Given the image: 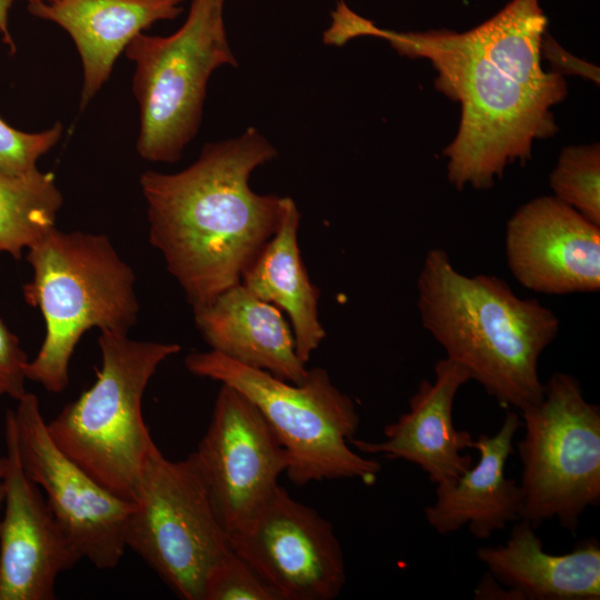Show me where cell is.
I'll use <instances>...</instances> for the list:
<instances>
[{
	"label": "cell",
	"instance_id": "obj_13",
	"mask_svg": "<svg viewBox=\"0 0 600 600\" xmlns=\"http://www.w3.org/2000/svg\"><path fill=\"white\" fill-rule=\"evenodd\" d=\"M504 251L514 279L534 292L600 290V226L553 196L517 209L507 221Z\"/></svg>",
	"mask_w": 600,
	"mask_h": 600
},
{
	"label": "cell",
	"instance_id": "obj_14",
	"mask_svg": "<svg viewBox=\"0 0 600 600\" xmlns=\"http://www.w3.org/2000/svg\"><path fill=\"white\" fill-rule=\"evenodd\" d=\"M6 498L0 518V600H53L59 576L81 557L41 489L26 474L9 412L4 419Z\"/></svg>",
	"mask_w": 600,
	"mask_h": 600
},
{
	"label": "cell",
	"instance_id": "obj_7",
	"mask_svg": "<svg viewBox=\"0 0 600 600\" xmlns=\"http://www.w3.org/2000/svg\"><path fill=\"white\" fill-rule=\"evenodd\" d=\"M223 1L192 0L176 32H141L124 49L134 64L132 91L140 119L136 149L143 160L178 161L200 128L211 74L238 66L224 28Z\"/></svg>",
	"mask_w": 600,
	"mask_h": 600
},
{
	"label": "cell",
	"instance_id": "obj_21",
	"mask_svg": "<svg viewBox=\"0 0 600 600\" xmlns=\"http://www.w3.org/2000/svg\"><path fill=\"white\" fill-rule=\"evenodd\" d=\"M63 198L53 173L0 169V251L16 259L54 228Z\"/></svg>",
	"mask_w": 600,
	"mask_h": 600
},
{
	"label": "cell",
	"instance_id": "obj_28",
	"mask_svg": "<svg viewBox=\"0 0 600 600\" xmlns=\"http://www.w3.org/2000/svg\"><path fill=\"white\" fill-rule=\"evenodd\" d=\"M17 0H0V34L4 44L11 52L16 51V44L9 29V12Z\"/></svg>",
	"mask_w": 600,
	"mask_h": 600
},
{
	"label": "cell",
	"instance_id": "obj_29",
	"mask_svg": "<svg viewBox=\"0 0 600 600\" xmlns=\"http://www.w3.org/2000/svg\"><path fill=\"white\" fill-rule=\"evenodd\" d=\"M7 458L0 454V518L6 498Z\"/></svg>",
	"mask_w": 600,
	"mask_h": 600
},
{
	"label": "cell",
	"instance_id": "obj_23",
	"mask_svg": "<svg viewBox=\"0 0 600 600\" xmlns=\"http://www.w3.org/2000/svg\"><path fill=\"white\" fill-rule=\"evenodd\" d=\"M203 600H278V597L231 548L211 569Z\"/></svg>",
	"mask_w": 600,
	"mask_h": 600
},
{
	"label": "cell",
	"instance_id": "obj_1",
	"mask_svg": "<svg viewBox=\"0 0 600 600\" xmlns=\"http://www.w3.org/2000/svg\"><path fill=\"white\" fill-rule=\"evenodd\" d=\"M331 17L327 44L372 36L403 57L431 62L437 90L461 106L458 132L443 150L448 179L458 190L489 189L509 164L531 158L534 140L558 131L551 108L568 89L562 76L542 69L540 42L548 20L539 0H511L463 32L382 29L343 2Z\"/></svg>",
	"mask_w": 600,
	"mask_h": 600
},
{
	"label": "cell",
	"instance_id": "obj_6",
	"mask_svg": "<svg viewBox=\"0 0 600 600\" xmlns=\"http://www.w3.org/2000/svg\"><path fill=\"white\" fill-rule=\"evenodd\" d=\"M184 366L197 377L236 389L258 408L287 452L286 473L294 484L376 481L379 461L349 446L360 423L354 401L332 383L327 370L309 369L306 379L296 384L212 350L189 353Z\"/></svg>",
	"mask_w": 600,
	"mask_h": 600
},
{
	"label": "cell",
	"instance_id": "obj_17",
	"mask_svg": "<svg viewBox=\"0 0 600 600\" xmlns=\"http://www.w3.org/2000/svg\"><path fill=\"white\" fill-rule=\"evenodd\" d=\"M520 427L519 416L508 410L493 436L481 433L473 440L471 448L480 453L478 462L454 483L437 487L436 501L424 508V517L438 533L449 534L467 527L477 539H488L520 519L519 483L504 473Z\"/></svg>",
	"mask_w": 600,
	"mask_h": 600
},
{
	"label": "cell",
	"instance_id": "obj_2",
	"mask_svg": "<svg viewBox=\"0 0 600 600\" xmlns=\"http://www.w3.org/2000/svg\"><path fill=\"white\" fill-rule=\"evenodd\" d=\"M277 157L256 129L207 143L181 171L140 177L150 243L192 308L241 282L276 232L283 198L250 187L252 172Z\"/></svg>",
	"mask_w": 600,
	"mask_h": 600
},
{
	"label": "cell",
	"instance_id": "obj_26",
	"mask_svg": "<svg viewBox=\"0 0 600 600\" xmlns=\"http://www.w3.org/2000/svg\"><path fill=\"white\" fill-rule=\"evenodd\" d=\"M541 59H547L552 72L563 74H577L599 83V68L583 61L560 47L559 43L546 31L540 42Z\"/></svg>",
	"mask_w": 600,
	"mask_h": 600
},
{
	"label": "cell",
	"instance_id": "obj_20",
	"mask_svg": "<svg viewBox=\"0 0 600 600\" xmlns=\"http://www.w3.org/2000/svg\"><path fill=\"white\" fill-rule=\"evenodd\" d=\"M299 223L296 202L284 197L280 223L244 271L241 283L288 314L297 354L307 364L326 331L319 320L320 290L309 278L298 244Z\"/></svg>",
	"mask_w": 600,
	"mask_h": 600
},
{
	"label": "cell",
	"instance_id": "obj_3",
	"mask_svg": "<svg viewBox=\"0 0 600 600\" xmlns=\"http://www.w3.org/2000/svg\"><path fill=\"white\" fill-rule=\"evenodd\" d=\"M417 306L423 328L446 358L463 367L502 407L522 410L542 399L539 359L560 330L550 308L518 297L497 276L460 272L441 248L424 256Z\"/></svg>",
	"mask_w": 600,
	"mask_h": 600
},
{
	"label": "cell",
	"instance_id": "obj_27",
	"mask_svg": "<svg viewBox=\"0 0 600 600\" xmlns=\"http://www.w3.org/2000/svg\"><path fill=\"white\" fill-rule=\"evenodd\" d=\"M474 599L522 600L514 590L503 586L490 573L484 576L474 590Z\"/></svg>",
	"mask_w": 600,
	"mask_h": 600
},
{
	"label": "cell",
	"instance_id": "obj_9",
	"mask_svg": "<svg viewBox=\"0 0 600 600\" xmlns=\"http://www.w3.org/2000/svg\"><path fill=\"white\" fill-rule=\"evenodd\" d=\"M124 539L184 600H203L211 569L231 549L191 459L169 460L158 447L140 477Z\"/></svg>",
	"mask_w": 600,
	"mask_h": 600
},
{
	"label": "cell",
	"instance_id": "obj_5",
	"mask_svg": "<svg viewBox=\"0 0 600 600\" xmlns=\"http://www.w3.org/2000/svg\"><path fill=\"white\" fill-rule=\"evenodd\" d=\"M101 367L93 384L50 421L54 443L96 481L133 501L157 447L142 417V398L158 367L181 347L132 340L101 330Z\"/></svg>",
	"mask_w": 600,
	"mask_h": 600
},
{
	"label": "cell",
	"instance_id": "obj_25",
	"mask_svg": "<svg viewBox=\"0 0 600 600\" xmlns=\"http://www.w3.org/2000/svg\"><path fill=\"white\" fill-rule=\"evenodd\" d=\"M28 362L19 339L0 320V398L7 396L18 401L26 394Z\"/></svg>",
	"mask_w": 600,
	"mask_h": 600
},
{
	"label": "cell",
	"instance_id": "obj_19",
	"mask_svg": "<svg viewBox=\"0 0 600 600\" xmlns=\"http://www.w3.org/2000/svg\"><path fill=\"white\" fill-rule=\"evenodd\" d=\"M534 529L521 519L506 544L479 548V561L522 600H599V542L584 540L570 552L552 554L543 549Z\"/></svg>",
	"mask_w": 600,
	"mask_h": 600
},
{
	"label": "cell",
	"instance_id": "obj_16",
	"mask_svg": "<svg viewBox=\"0 0 600 600\" xmlns=\"http://www.w3.org/2000/svg\"><path fill=\"white\" fill-rule=\"evenodd\" d=\"M184 0H56L28 4L29 12L63 29L82 67L80 109L109 80L121 52L139 33L182 12Z\"/></svg>",
	"mask_w": 600,
	"mask_h": 600
},
{
	"label": "cell",
	"instance_id": "obj_24",
	"mask_svg": "<svg viewBox=\"0 0 600 600\" xmlns=\"http://www.w3.org/2000/svg\"><path fill=\"white\" fill-rule=\"evenodd\" d=\"M62 124L39 132H24L0 118V169L10 174L36 170L38 160L49 152L62 136Z\"/></svg>",
	"mask_w": 600,
	"mask_h": 600
},
{
	"label": "cell",
	"instance_id": "obj_10",
	"mask_svg": "<svg viewBox=\"0 0 600 600\" xmlns=\"http://www.w3.org/2000/svg\"><path fill=\"white\" fill-rule=\"evenodd\" d=\"M9 410L20 463L81 557L113 569L126 547L133 501L114 494L72 461L52 440L36 394L26 392Z\"/></svg>",
	"mask_w": 600,
	"mask_h": 600
},
{
	"label": "cell",
	"instance_id": "obj_22",
	"mask_svg": "<svg viewBox=\"0 0 600 600\" xmlns=\"http://www.w3.org/2000/svg\"><path fill=\"white\" fill-rule=\"evenodd\" d=\"M549 183L553 197L600 226L599 143L563 148Z\"/></svg>",
	"mask_w": 600,
	"mask_h": 600
},
{
	"label": "cell",
	"instance_id": "obj_18",
	"mask_svg": "<svg viewBox=\"0 0 600 600\" xmlns=\"http://www.w3.org/2000/svg\"><path fill=\"white\" fill-rule=\"evenodd\" d=\"M194 323L211 350L244 366L301 383L308 370L298 357L282 311L241 282L193 308Z\"/></svg>",
	"mask_w": 600,
	"mask_h": 600
},
{
	"label": "cell",
	"instance_id": "obj_15",
	"mask_svg": "<svg viewBox=\"0 0 600 600\" xmlns=\"http://www.w3.org/2000/svg\"><path fill=\"white\" fill-rule=\"evenodd\" d=\"M469 380L463 367L440 359L434 366V379L422 380L409 400V410L386 426L383 441L351 438L349 443L364 454L413 463L437 487L454 483L472 466V458L463 451L474 439L470 432L458 430L452 418L454 398Z\"/></svg>",
	"mask_w": 600,
	"mask_h": 600
},
{
	"label": "cell",
	"instance_id": "obj_30",
	"mask_svg": "<svg viewBox=\"0 0 600 600\" xmlns=\"http://www.w3.org/2000/svg\"><path fill=\"white\" fill-rule=\"evenodd\" d=\"M27 1H28V4H30V3H38V2L48 3V2H53L56 0H27Z\"/></svg>",
	"mask_w": 600,
	"mask_h": 600
},
{
	"label": "cell",
	"instance_id": "obj_4",
	"mask_svg": "<svg viewBox=\"0 0 600 600\" xmlns=\"http://www.w3.org/2000/svg\"><path fill=\"white\" fill-rule=\"evenodd\" d=\"M32 280L26 301L40 309L46 334L26 377L52 393L69 384L73 351L91 328L127 333L136 324V276L103 234L56 227L28 248Z\"/></svg>",
	"mask_w": 600,
	"mask_h": 600
},
{
	"label": "cell",
	"instance_id": "obj_11",
	"mask_svg": "<svg viewBox=\"0 0 600 600\" xmlns=\"http://www.w3.org/2000/svg\"><path fill=\"white\" fill-rule=\"evenodd\" d=\"M229 540L278 600H331L344 587V556L332 524L283 487L230 532Z\"/></svg>",
	"mask_w": 600,
	"mask_h": 600
},
{
	"label": "cell",
	"instance_id": "obj_12",
	"mask_svg": "<svg viewBox=\"0 0 600 600\" xmlns=\"http://www.w3.org/2000/svg\"><path fill=\"white\" fill-rule=\"evenodd\" d=\"M188 457L228 534L273 492L289 466L258 408L227 384H221L207 431Z\"/></svg>",
	"mask_w": 600,
	"mask_h": 600
},
{
	"label": "cell",
	"instance_id": "obj_8",
	"mask_svg": "<svg viewBox=\"0 0 600 600\" xmlns=\"http://www.w3.org/2000/svg\"><path fill=\"white\" fill-rule=\"evenodd\" d=\"M521 411L520 519L534 527L557 519L574 531L588 507L600 501V409L564 372L543 383L542 399Z\"/></svg>",
	"mask_w": 600,
	"mask_h": 600
}]
</instances>
